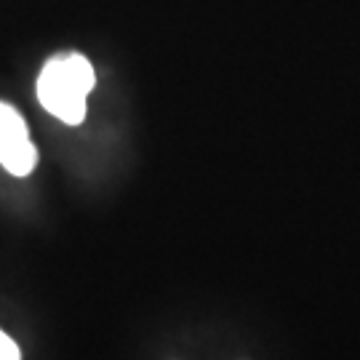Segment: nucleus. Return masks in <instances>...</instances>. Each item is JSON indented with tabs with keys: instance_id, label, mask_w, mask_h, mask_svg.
Here are the masks:
<instances>
[{
	"instance_id": "1",
	"label": "nucleus",
	"mask_w": 360,
	"mask_h": 360,
	"mask_svg": "<svg viewBox=\"0 0 360 360\" xmlns=\"http://www.w3.org/2000/svg\"><path fill=\"white\" fill-rule=\"evenodd\" d=\"M96 86L94 65L83 53H59L46 62L38 75V102L46 112L67 126L83 123L89 110V94Z\"/></svg>"
},
{
	"instance_id": "2",
	"label": "nucleus",
	"mask_w": 360,
	"mask_h": 360,
	"mask_svg": "<svg viewBox=\"0 0 360 360\" xmlns=\"http://www.w3.org/2000/svg\"><path fill=\"white\" fill-rule=\"evenodd\" d=\"M0 166L11 176H30L38 166V147L30 139L22 112L0 102Z\"/></svg>"
},
{
	"instance_id": "3",
	"label": "nucleus",
	"mask_w": 360,
	"mask_h": 360,
	"mask_svg": "<svg viewBox=\"0 0 360 360\" xmlns=\"http://www.w3.org/2000/svg\"><path fill=\"white\" fill-rule=\"evenodd\" d=\"M0 360H22V352L11 336L0 328Z\"/></svg>"
}]
</instances>
